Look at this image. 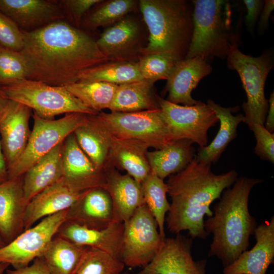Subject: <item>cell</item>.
Segmentation results:
<instances>
[{"label":"cell","mask_w":274,"mask_h":274,"mask_svg":"<svg viewBox=\"0 0 274 274\" xmlns=\"http://www.w3.org/2000/svg\"><path fill=\"white\" fill-rule=\"evenodd\" d=\"M22 32L27 79L64 87L82 71L109 61L95 40L64 20Z\"/></svg>","instance_id":"obj_1"},{"label":"cell","mask_w":274,"mask_h":274,"mask_svg":"<svg viewBox=\"0 0 274 274\" xmlns=\"http://www.w3.org/2000/svg\"><path fill=\"white\" fill-rule=\"evenodd\" d=\"M211 166L200 164L194 158L183 170L169 176L166 183L172 202L166 221L170 232L178 234L188 230L192 239H205L209 235L204 216H213L211 204L237 178L234 170L217 175Z\"/></svg>","instance_id":"obj_2"},{"label":"cell","mask_w":274,"mask_h":274,"mask_svg":"<svg viewBox=\"0 0 274 274\" xmlns=\"http://www.w3.org/2000/svg\"><path fill=\"white\" fill-rule=\"evenodd\" d=\"M261 182L257 178H237L231 188L222 192L213 216L204 221L205 230L213 234L209 256H216L224 267L249 246L250 236L254 234L257 223L249 211V197L252 188Z\"/></svg>","instance_id":"obj_3"},{"label":"cell","mask_w":274,"mask_h":274,"mask_svg":"<svg viewBox=\"0 0 274 274\" xmlns=\"http://www.w3.org/2000/svg\"><path fill=\"white\" fill-rule=\"evenodd\" d=\"M139 6L149 32L141 56L164 52L178 61L185 59L193 29L192 1L141 0Z\"/></svg>","instance_id":"obj_4"},{"label":"cell","mask_w":274,"mask_h":274,"mask_svg":"<svg viewBox=\"0 0 274 274\" xmlns=\"http://www.w3.org/2000/svg\"><path fill=\"white\" fill-rule=\"evenodd\" d=\"M192 2L193 29L185 58L200 56L208 62L215 58L226 59L230 46L237 43L232 30V11L229 2L195 0Z\"/></svg>","instance_id":"obj_5"},{"label":"cell","mask_w":274,"mask_h":274,"mask_svg":"<svg viewBox=\"0 0 274 274\" xmlns=\"http://www.w3.org/2000/svg\"><path fill=\"white\" fill-rule=\"evenodd\" d=\"M228 68L236 71L247 95L242 108L244 122L248 126L253 124L264 125L268 110V100L264 94L268 75L273 67L272 51H266L258 57L242 53L237 43L230 46L227 58Z\"/></svg>","instance_id":"obj_6"},{"label":"cell","mask_w":274,"mask_h":274,"mask_svg":"<svg viewBox=\"0 0 274 274\" xmlns=\"http://www.w3.org/2000/svg\"><path fill=\"white\" fill-rule=\"evenodd\" d=\"M1 88L9 99L26 106L44 119H53L54 116L64 113H98L85 105L64 87L24 79Z\"/></svg>","instance_id":"obj_7"},{"label":"cell","mask_w":274,"mask_h":274,"mask_svg":"<svg viewBox=\"0 0 274 274\" xmlns=\"http://www.w3.org/2000/svg\"><path fill=\"white\" fill-rule=\"evenodd\" d=\"M93 116L103 130L118 139L139 140L155 150L173 142L160 109L131 112H100Z\"/></svg>","instance_id":"obj_8"},{"label":"cell","mask_w":274,"mask_h":274,"mask_svg":"<svg viewBox=\"0 0 274 274\" xmlns=\"http://www.w3.org/2000/svg\"><path fill=\"white\" fill-rule=\"evenodd\" d=\"M89 114H66L60 119H47L33 112V125L26 147L16 161L8 168L9 179L23 176L39 160L83 124Z\"/></svg>","instance_id":"obj_9"},{"label":"cell","mask_w":274,"mask_h":274,"mask_svg":"<svg viewBox=\"0 0 274 274\" xmlns=\"http://www.w3.org/2000/svg\"><path fill=\"white\" fill-rule=\"evenodd\" d=\"M123 224L121 260L125 265L143 267L157 255L164 239L157 230L156 221L144 203Z\"/></svg>","instance_id":"obj_10"},{"label":"cell","mask_w":274,"mask_h":274,"mask_svg":"<svg viewBox=\"0 0 274 274\" xmlns=\"http://www.w3.org/2000/svg\"><path fill=\"white\" fill-rule=\"evenodd\" d=\"M159 102L173 142L186 139L197 144L199 148L207 145L208 130L219 122L207 104L200 101L192 106H183L161 97Z\"/></svg>","instance_id":"obj_11"},{"label":"cell","mask_w":274,"mask_h":274,"mask_svg":"<svg viewBox=\"0 0 274 274\" xmlns=\"http://www.w3.org/2000/svg\"><path fill=\"white\" fill-rule=\"evenodd\" d=\"M67 210L42 219L0 248V263H7L14 269H18L29 265L36 258L42 256L47 246L66 220Z\"/></svg>","instance_id":"obj_12"},{"label":"cell","mask_w":274,"mask_h":274,"mask_svg":"<svg viewBox=\"0 0 274 274\" xmlns=\"http://www.w3.org/2000/svg\"><path fill=\"white\" fill-rule=\"evenodd\" d=\"M192 244V238L179 233L165 237L157 255L137 274H206L207 260H194Z\"/></svg>","instance_id":"obj_13"},{"label":"cell","mask_w":274,"mask_h":274,"mask_svg":"<svg viewBox=\"0 0 274 274\" xmlns=\"http://www.w3.org/2000/svg\"><path fill=\"white\" fill-rule=\"evenodd\" d=\"M63 179L74 189L84 192L105 189L106 171L97 168L79 146L74 132L63 141L62 149Z\"/></svg>","instance_id":"obj_14"},{"label":"cell","mask_w":274,"mask_h":274,"mask_svg":"<svg viewBox=\"0 0 274 274\" xmlns=\"http://www.w3.org/2000/svg\"><path fill=\"white\" fill-rule=\"evenodd\" d=\"M0 11L26 31L65 18L59 1L54 0H0Z\"/></svg>","instance_id":"obj_15"},{"label":"cell","mask_w":274,"mask_h":274,"mask_svg":"<svg viewBox=\"0 0 274 274\" xmlns=\"http://www.w3.org/2000/svg\"><path fill=\"white\" fill-rule=\"evenodd\" d=\"M65 221L97 230L108 227L116 221L112 201L108 191L102 187L85 191L67 209Z\"/></svg>","instance_id":"obj_16"},{"label":"cell","mask_w":274,"mask_h":274,"mask_svg":"<svg viewBox=\"0 0 274 274\" xmlns=\"http://www.w3.org/2000/svg\"><path fill=\"white\" fill-rule=\"evenodd\" d=\"M31 111L26 106L11 100L0 120V141L8 169L20 157L28 143Z\"/></svg>","instance_id":"obj_17"},{"label":"cell","mask_w":274,"mask_h":274,"mask_svg":"<svg viewBox=\"0 0 274 274\" xmlns=\"http://www.w3.org/2000/svg\"><path fill=\"white\" fill-rule=\"evenodd\" d=\"M212 71L210 63L200 56L178 61L170 72L165 87L167 100L175 104L192 106L200 102L193 98L192 90Z\"/></svg>","instance_id":"obj_18"},{"label":"cell","mask_w":274,"mask_h":274,"mask_svg":"<svg viewBox=\"0 0 274 274\" xmlns=\"http://www.w3.org/2000/svg\"><path fill=\"white\" fill-rule=\"evenodd\" d=\"M123 231V223L118 221L106 228L97 230L65 221L55 235L78 245L101 250L121 260Z\"/></svg>","instance_id":"obj_19"},{"label":"cell","mask_w":274,"mask_h":274,"mask_svg":"<svg viewBox=\"0 0 274 274\" xmlns=\"http://www.w3.org/2000/svg\"><path fill=\"white\" fill-rule=\"evenodd\" d=\"M256 244L231 264L224 267L223 274H265L274 260V217L256 227Z\"/></svg>","instance_id":"obj_20"},{"label":"cell","mask_w":274,"mask_h":274,"mask_svg":"<svg viewBox=\"0 0 274 274\" xmlns=\"http://www.w3.org/2000/svg\"><path fill=\"white\" fill-rule=\"evenodd\" d=\"M85 191L74 189L62 177L28 202L24 216V230L46 217L68 209Z\"/></svg>","instance_id":"obj_21"},{"label":"cell","mask_w":274,"mask_h":274,"mask_svg":"<svg viewBox=\"0 0 274 274\" xmlns=\"http://www.w3.org/2000/svg\"><path fill=\"white\" fill-rule=\"evenodd\" d=\"M140 27L133 19L124 18L108 27L96 40L109 61H133L140 54Z\"/></svg>","instance_id":"obj_22"},{"label":"cell","mask_w":274,"mask_h":274,"mask_svg":"<svg viewBox=\"0 0 274 274\" xmlns=\"http://www.w3.org/2000/svg\"><path fill=\"white\" fill-rule=\"evenodd\" d=\"M27 203L23 188V176L0 184V235L6 244L24 230Z\"/></svg>","instance_id":"obj_23"},{"label":"cell","mask_w":274,"mask_h":274,"mask_svg":"<svg viewBox=\"0 0 274 274\" xmlns=\"http://www.w3.org/2000/svg\"><path fill=\"white\" fill-rule=\"evenodd\" d=\"M105 171V189L112 201L115 220L124 223L145 203L141 183L127 174H121L113 166L107 167Z\"/></svg>","instance_id":"obj_24"},{"label":"cell","mask_w":274,"mask_h":274,"mask_svg":"<svg viewBox=\"0 0 274 274\" xmlns=\"http://www.w3.org/2000/svg\"><path fill=\"white\" fill-rule=\"evenodd\" d=\"M107 133L110 140L109 166L125 170L141 183L150 173L149 146L139 140L118 139Z\"/></svg>","instance_id":"obj_25"},{"label":"cell","mask_w":274,"mask_h":274,"mask_svg":"<svg viewBox=\"0 0 274 274\" xmlns=\"http://www.w3.org/2000/svg\"><path fill=\"white\" fill-rule=\"evenodd\" d=\"M216 114L220 128L212 142L208 145L199 148L195 159L203 165H211L216 162L226 148L237 136L238 124L244 122L245 117L242 113L236 115L233 114L239 110V107H223L212 99L207 103Z\"/></svg>","instance_id":"obj_26"},{"label":"cell","mask_w":274,"mask_h":274,"mask_svg":"<svg viewBox=\"0 0 274 274\" xmlns=\"http://www.w3.org/2000/svg\"><path fill=\"white\" fill-rule=\"evenodd\" d=\"M62 144L57 145L23 175V188L27 202L62 178Z\"/></svg>","instance_id":"obj_27"},{"label":"cell","mask_w":274,"mask_h":274,"mask_svg":"<svg viewBox=\"0 0 274 274\" xmlns=\"http://www.w3.org/2000/svg\"><path fill=\"white\" fill-rule=\"evenodd\" d=\"M193 144L189 140H180L161 149L148 151L150 173L164 180L183 170L195 157Z\"/></svg>","instance_id":"obj_28"},{"label":"cell","mask_w":274,"mask_h":274,"mask_svg":"<svg viewBox=\"0 0 274 274\" xmlns=\"http://www.w3.org/2000/svg\"><path fill=\"white\" fill-rule=\"evenodd\" d=\"M154 82L146 79L118 85L109 110L131 112L160 109L159 97L154 90Z\"/></svg>","instance_id":"obj_29"},{"label":"cell","mask_w":274,"mask_h":274,"mask_svg":"<svg viewBox=\"0 0 274 274\" xmlns=\"http://www.w3.org/2000/svg\"><path fill=\"white\" fill-rule=\"evenodd\" d=\"M77 143L94 165L105 171L109 166L110 140L108 134L96 123L93 115L74 131Z\"/></svg>","instance_id":"obj_30"},{"label":"cell","mask_w":274,"mask_h":274,"mask_svg":"<svg viewBox=\"0 0 274 274\" xmlns=\"http://www.w3.org/2000/svg\"><path fill=\"white\" fill-rule=\"evenodd\" d=\"M87 248L55 235L42 257L51 274H75Z\"/></svg>","instance_id":"obj_31"},{"label":"cell","mask_w":274,"mask_h":274,"mask_svg":"<svg viewBox=\"0 0 274 274\" xmlns=\"http://www.w3.org/2000/svg\"><path fill=\"white\" fill-rule=\"evenodd\" d=\"M143 79L134 61H107L82 71L76 82H104L120 85Z\"/></svg>","instance_id":"obj_32"},{"label":"cell","mask_w":274,"mask_h":274,"mask_svg":"<svg viewBox=\"0 0 274 274\" xmlns=\"http://www.w3.org/2000/svg\"><path fill=\"white\" fill-rule=\"evenodd\" d=\"M144 202L155 219L159 234L165 238V215L170 208L166 194L167 186L164 180L150 173L141 183Z\"/></svg>","instance_id":"obj_33"},{"label":"cell","mask_w":274,"mask_h":274,"mask_svg":"<svg viewBox=\"0 0 274 274\" xmlns=\"http://www.w3.org/2000/svg\"><path fill=\"white\" fill-rule=\"evenodd\" d=\"M118 85L104 82H76L64 86L88 108L99 113L109 109Z\"/></svg>","instance_id":"obj_34"},{"label":"cell","mask_w":274,"mask_h":274,"mask_svg":"<svg viewBox=\"0 0 274 274\" xmlns=\"http://www.w3.org/2000/svg\"><path fill=\"white\" fill-rule=\"evenodd\" d=\"M136 4L134 0L109 1L92 11L83 23L87 28L93 29L117 23L133 11Z\"/></svg>","instance_id":"obj_35"},{"label":"cell","mask_w":274,"mask_h":274,"mask_svg":"<svg viewBox=\"0 0 274 274\" xmlns=\"http://www.w3.org/2000/svg\"><path fill=\"white\" fill-rule=\"evenodd\" d=\"M124 266L121 259L88 247L75 274H120Z\"/></svg>","instance_id":"obj_36"},{"label":"cell","mask_w":274,"mask_h":274,"mask_svg":"<svg viewBox=\"0 0 274 274\" xmlns=\"http://www.w3.org/2000/svg\"><path fill=\"white\" fill-rule=\"evenodd\" d=\"M178 61L170 54L161 52L141 55L137 64L143 79L155 82L167 80Z\"/></svg>","instance_id":"obj_37"},{"label":"cell","mask_w":274,"mask_h":274,"mask_svg":"<svg viewBox=\"0 0 274 274\" xmlns=\"http://www.w3.org/2000/svg\"><path fill=\"white\" fill-rule=\"evenodd\" d=\"M27 68L21 51L0 46V86L10 85L26 79Z\"/></svg>","instance_id":"obj_38"},{"label":"cell","mask_w":274,"mask_h":274,"mask_svg":"<svg viewBox=\"0 0 274 274\" xmlns=\"http://www.w3.org/2000/svg\"><path fill=\"white\" fill-rule=\"evenodd\" d=\"M23 45L22 30L13 20L0 11V46L21 51Z\"/></svg>","instance_id":"obj_39"},{"label":"cell","mask_w":274,"mask_h":274,"mask_svg":"<svg viewBox=\"0 0 274 274\" xmlns=\"http://www.w3.org/2000/svg\"><path fill=\"white\" fill-rule=\"evenodd\" d=\"M249 128L253 132L256 146L255 153L262 160L274 163V133L269 132L264 125L253 124Z\"/></svg>","instance_id":"obj_40"},{"label":"cell","mask_w":274,"mask_h":274,"mask_svg":"<svg viewBox=\"0 0 274 274\" xmlns=\"http://www.w3.org/2000/svg\"><path fill=\"white\" fill-rule=\"evenodd\" d=\"M64 17L76 24H79L84 15L93 6L99 4L100 0H61L59 1Z\"/></svg>","instance_id":"obj_41"},{"label":"cell","mask_w":274,"mask_h":274,"mask_svg":"<svg viewBox=\"0 0 274 274\" xmlns=\"http://www.w3.org/2000/svg\"><path fill=\"white\" fill-rule=\"evenodd\" d=\"M243 3L247 9L245 24L247 30L252 33L263 7L264 1L244 0Z\"/></svg>","instance_id":"obj_42"},{"label":"cell","mask_w":274,"mask_h":274,"mask_svg":"<svg viewBox=\"0 0 274 274\" xmlns=\"http://www.w3.org/2000/svg\"><path fill=\"white\" fill-rule=\"evenodd\" d=\"M7 274H51L42 256L36 258L32 263L18 269H8Z\"/></svg>","instance_id":"obj_43"},{"label":"cell","mask_w":274,"mask_h":274,"mask_svg":"<svg viewBox=\"0 0 274 274\" xmlns=\"http://www.w3.org/2000/svg\"><path fill=\"white\" fill-rule=\"evenodd\" d=\"M274 9L273 0L264 1L258 21V31L263 32L268 27L269 18Z\"/></svg>","instance_id":"obj_44"},{"label":"cell","mask_w":274,"mask_h":274,"mask_svg":"<svg viewBox=\"0 0 274 274\" xmlns=\"http://www.w3.org/2000/svg\"><path fill=\"white\" fill-rule=\"evenodd\" d=\"M268 110L265 119V128L269 132H273L274 130V92L270 95L268 99Z\"/></svg>","instance_id":"obj_45"},{"label":"cell","mask_w":274,"mask_h":274,"mask_svg":"<svg viewBox=\"0 0 274 274\" xmlns=\"http://www.w3.org/2000/svg\"><path fill=\"white\" fill-rule=\"evenodd\" d=\"M9 180L8 166L0 141V184Z\"/></svg>","instance_id":"obj_46"},{"label":"cell","mask_w":274,"mask_h":274,"mask_svg":"<svg viewBox=\"0 0 274 274\" xmlns=\"http://www.w3.org/2000/svg\"><path fill=\"white\" fill-rule=\"evenodd\" d=\"M11 102V100L5 95L0 86V120L8 109Z\"/></svg>","instance_id":"obj_47"},{"label":"cell","mask_w":274,"mask_h":274,"mask_svg":"<svg viewBox=\"0 0 274 274\" xmlns=\"http://www.w3.org/2000/svg\"><path fill=\"white\" fill-rule=\"evenodd\" d=\"M9 264L7 263H0V274H4L5 272L6 271Z\"/></svg>","instance_id":"obj_48"},{"label":"cell","mask_w":274,"mask_h":274,"mask_svg":"<svg viewBox=\"0 0 274 274\" xmlns=\"http://www.w3.org/2000/svg\"><path fill=\"white\" fill-rule=\"evenodd\" d=\"M6 245V243L4 242V240L3 239L2 236L0 235V248H3Z\"/></svg>","instance_id":"obj_49"},{"label":"cell","mask_w":274,"mask_h":274,"mask_svg":"<svg viewBox=\"0 0 274 274\" xmlns=\"http://www.w3.org/2000/svg\"><path fill=\"white\" fill-rule=\"evenodd\" d=\"M120 274H129V273L128 272H122Z\"/></svg>","instance_id":"obj_50"}]
</instances>
